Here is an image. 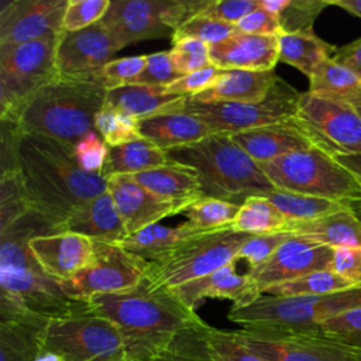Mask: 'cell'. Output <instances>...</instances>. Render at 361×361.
Segmentation results:
<instances>
[{"label": "cell", "mask_w": 361, "mask_h": 361, "mask_svg": "<svg viewBox=\"0 0 361 361\" xmlns=\"http://www.w3.org/2000/svg\"><path fill=\"white\" fill-rule=\"evenodd\" d=\"M11 171L28 209L56 233L79 206L107 192L103 173L80 169L73 145L38 134L20 131Z\"/></svg>", "instance_id": "6da1fadb"}, {"label": "cell", "mask_w": 361, "mask_h": 361, "mask_svg": "<svg viewBox=\"0 0 361 361\" xmlns=\"http://www.w3.org/2000/svg\"><path fill=\"white\" fill-rule=\"evenodd\" d=\"M49 233L56 231L32 212L0 231V316L49 320L86 309V303L71 299L30 252L28 241Z\"/></svg>", "instance_id": "7a4b0ae2"}, {"label": "cell", "mask_w": 361, "mask_h": 361, "mask_svg": "<svg viewBox=\"0 0 361 361\" xmlns=\"http://www.w3.org/2000/svg\"><path fill=\"white\" fill-rule=\"evenodd\" d=\"M86 309L113 322L121 331L130 361H148L183 331L206 323L168 290L140 286L85 300Z\"/></svg>", "instance_id": "3957f363"}, {"label": "cell", "mask_w": 361, "mask_h": 361, "mask_svg": "<svg viewBox=\"0 0 361 361\" xmlns=\"http://www.w3.org/2000/svg\"><path fill=\"white\" fill-rule=\"evenodd\" d=\"M165 154L169 162L188 166L197 173L203 197L241 206L248 197H268L276 190L259 164L243 151L230 134H212Z\"/></svg>", "instance_id": "277c9868"}, {"label": "cell", "mask_w": 361, "mask_h": 361, "mask_svg": "<svg viewBox=\"0 0 361 361\" xmlns=\"http://www.w3.org/2000/svg\"><path fill=\"white\" fill-rule=\"evenodd\" d=\"M106 93L96 83L58 76L31 97L16 124L21 133L75 145L96 131L94 118L104 106Z\"/></svg>", "instance_id": "5b68a950"}, {"label": "cell", "mask_w": 361, "mask_h": 361, "mask_svg": "<svg viewBox=\"0 0 361 361\" xmlns=\"http://www.w3.org/2000/svg\"><path fill=\"white\" fill-rule=\"evenodd\" d=\"M251 234L231 227L203 233L168 248L147 261L144 282L151 290H171L237 261Z\"/></svg>", "instance_id": "8992f818"}, {"label": "cell", "mask_w": 361, "mask_h": 361, "mask_svg": "<svg viewBox=\"0 0 361 361\" xmlns=\"http://www.w3.org/2000/svg\"><path fill=\"white\" fill-rule=\"evenodd\" d=\"M259 168L278 190L353 204L361 197V179L316 147L262 162Z\"/></svg>", "instance_id": "52a82bcc"}, {"label": "cell", "mask_w": 361, "mask_h": 361, "mask_svg": "<svg viewBox=\"0 0 361 361\" xmlns=\"http://www.w3.org/2000/svg\"><path fill=\"white\" fill-rule=\"evenodd\" d=\"M361 307V283L350 289L317 296H269L261 295L243 307H231L228 320L241 329H290L312 327Z\"/></svg>", "instance_id": "ba28073f"}, {"label": "cell", "mask_w": 361, "mask_h": 361, "mask_svg": "<svg viewBox=\"0 0 361 361\" xmlns=\"http://www.w3.org/2000/svg\"><path fill=\"white\" fill-rule=\"evenodd\" d=\"M38 340L65 361H130L120 329L87 309L47 320Z\"/></svg>", "instance_id": "9c48e42d"}, {"label": "cell", "mask_w": 361, "mask_h": 361, "mask_svg": "<svg viewBox=\"0 0 361 361\" xmlns=\"http://www.w3.org/2000/svg\"><path fill=\"white\" fill-rule=\"evenodd\" d=\"M58 35L0 48L1 121L16 124L31 97L59 76L56 69Z\"/></svg>", "instance_id": "30bf717a"}, {"label": "cell", "mask_w": 361, "mask_h": 361, "mask_svg": "<svg viewBox=\"0 0 361 361\" xmlns=\"http://www.w3.org/2000/svg\"><path fill=\"white\" fill-rule=\"evenodd\" d=\"M300 94L279 78L268 96L258 103L197 102L188 97L179 110L197 117L213 134L231 135L295 117Z\"/></svg>", "instance_id": "8fae6325"}, {"label": "cell", "mask_w": 361, "mask_h": 361, "mask_svg": "<svg viewBox=\"0 0 361 361\" xmlns=\"http://www.w3.org/2000/svg\"><path fill=\"white\" fill-rule=\"evenodd\" d=\"M203 0H113L102 24L117 47L144 39L172 37L175 30L196 14Z\"/></svg>", "instance_id": "7c38bea8"}, {"label": "cell", "mask_w": 361, "mask_h": 361, "mask_svg": "<svg viewBox=\"0 0 361 361\" xmlns=\"http://www.w3.org/2000/svg\"><path fill=\"white\" fill-rule=\"evenodd\" d=\"M234 333L267 361H361V350L316 330L240 329Z\"/></svg>", "instance_id": "4fadbf2b"}, {"label": "cell", "mask_w": 361, "mask_h": 361, "mask_svg": "<svg viewBox=\"0 0 361 361\" xmlns=\"http://www.w3.org/2000/svg\"><path fill=\"white\" fill-rule=\"evenodd\" d=\"M295 120L313 147L338 158L361 154V116L354 106L300 94Z\"/></svg>", "instance_id": "5bb4252c"}, {"label": "cell", "mask_w": 361, "mask_h": 361, "mask_svg": "<svg viewBox=\"0 0 361 361\" xmlns=\"http://www.w3.org/2000/svg\"><path fill=\"white\" fill-rule=\"evenodd\" d=\"M145 271L147 261L130 254L117 243L94 241L90 264L73 278L61 282V286L71 299L85 302L94 295L118 293L140 286Z\"/></svg>", "instance_id": "9a60e30c"}, {"label": "cell", "mask_w": 361, "mask_h": 361, "mask_svg": "<svg viewBox=\"0 0 361 361\" xmlns=\"http://www.w3.org/2000/svg\"><path fill=\"white\" fill-rule=\"evenodd\" d=\"M68 0H11L0 8V48L16 47L62 31Z\"/></svg>", "instance_id": "2e32d148"}, {"label": "cell", "mask_w": 361, "mask_h": 361, "mask_svg": "<svg viewBox=\"0 0 361 361\" xmlns=\"http://www.w3.org/2000/svg\"><path fill=\"white\" fill-rule=\"evenodd\" d=\"M333 248L300 235L288 238L267 261L248 269V276L264 293L268 288L300 278L306 274L330 269Z\"/></svg>", "instance_id": "e0dca14e"}, {"label": "cell", "mask_w": 361, "mask_h": 361, "mask_svg": "<svg viewBox=\"0 0 361 361\" xmlns=\"http://www.w3.org/2000/svg\"><path fill=\"white\" fill-rule=\"evenodd\" d=\"M118 49L102 21L80 31L62 30L56 39L58 73L92 82L94 73L114 59Z\"/></svg>", "instance_id": "ac0fdd59"}, {"label": "cell", "mask_w": 361, "mask_h": 361, "mask_svg": "<svg viewBox=\"0 0 361 361\" xmlns=\"http://www.w3.org/2000/svg\"><path fill=\"white\" fill-rule=\"evenodd\" d=\"M107 192L118 210L127 234H134L159 220L183 213L190 204L161 197L127 175L107 178Z\"/></svg>", "instance_id": "d6986e66"}, {"label": "cell", "mask_w": 361, "mask_h": 361, "mask_svg": "<svg viewBox=\"0 0 361 361\" xmlns=\"http://www.w3.org/2000/svg\"><path fill=\"white\" fill-rule=\"evenodd\" d=\"M28 248L48 276L63 282L90 264L94 241L80 234L62 231L34 235L28 241Z\"/></svg>", "instance_id": "ffe728a7"}, {"label": "cell", "mask_w": 361, "mask_h": 361, "mask_svg": "<svg viewBox=\"0 0 361 361\" xmlns=\"http://www.w3.org/2000/svg\"><path fill=\"white\" fill-rule=\"evenodd\" d=\"M168 292L195 312L207 298L228 299L233 302L231 307H243L262 295L247 272L244 275L235 272V261Z\"/></svg>", "instance_id": "44dd1931"}, {"label": "cell", "mask_w": 361, "mask_h": 361, "mask_svg": "<svg viewBox=\"0 0 361 361\" xmlns=\"http://www.w3.org/2000/svg\"><path fill=\"white\" fill-rule=\"evenodd\" d=\"M212 65L221 71H272L279 61L278 35L234 32L210 45Z\"/></svg>", "instance_id": "7402d4cb"}, {"label": "cell", "mask_w": 361, "mask_h": 361, "mask_svg": "<svg viewBox=\"0 0 361 361\" xmlns=\"http://www.w3.org/2000/svg\"><path fill=\"white\" fill-rule=\"evenodd\" d=\"M231 138L258 164L313 147L295 117L231 134Z\"/></svg>", "instance_id": "603a6c76"}, {"label": "cell", "mask_w": 361, "mask_h": 361, "mask_svg": "<svg viewBox=\"0 0 361 361\" xmlns=\"http://www.w3.org/2000/svg\"><path fill=\"white\" fill-rule=\"evenodd\" d=\"M62 231L80 234L93 241L103 243H120L128 235L109 192L79 206L62 224L59 233Z\"/></svg>", "instance_id": "cb8c5ba5"}, {"label": "cell", "mask_w": 361, "mask_h": 361, "mask_svg": "<svg viewBox=\"0 0 361 361\" xmlns=\"http://www.w3.org/2000/svg\"><path fill=\"white\" fill-rule=\"evenodd\" d=\"M140 134L164 151L197 142L213 131L197 117L182 110H166L138 120Z\"/></svg>", "instance_id": "d4e9b609"}, {"label": "cell", "mask_w": 361, "mask_h": 361, "mask_svg": "<svg viewBox=\"0 0 361 361\" xmlns=\"http://www.w3.org/2000/svg\"><path fill=\"white\" fill-rule=\"evenodd\" d=\"M279 76L272 71H223L217 80L204 92L193 96L197 102H262Z\"/></svg>", "instance_id": "484cf974"}, {"label": "cell", "mask_w": 361, "mask_h": 361, "mask_svg": "<svg viewBox=\"0 0 361 361\" xmlns=\"http://www.w3.org/2000/svg\"><path fill=\"white\" fill-rule=\"evenodd\" d=\"M286 231L331 248L361 247V220L354 204L314 220L289 223Z\"/></svg>", "instance_id": "4316f807"}, {"label": "cell", "mask_w": 361, "mask_h": 361, "mask_svg": "<svg viewBox=\"0 0 361 361\" xmlns=\"http://www.w3.org/2000/svg\"><path fill=\"white\" fill-rule=\"evenodd\" d=\"M186 99L188 96L169 93L165 86L131 83L107 90L104 106L142 120L166 110H179Z\"/></svg>", "instance_id": "83f0119b"}, {"label": "cell", "mask_w": 361, "mask_h": 361, "mask_svg": "<svg viewBox=\"0 0 361 361\" xmlns=\"http://www.w3.org/2000/svg\"><path fill=\"white\" fill-rule=\"evenodd\" d=\"M127 176L149 192L169 200L192 204L203 197L197 173L179 164L169 162L164 166Z\"/></svg>", "instance_id": "f1b7e54d"}, {"label": "cell", "mask_w": 361, "mask_h": 361, "mask_svg": "<svg viewBox=\"0 0 361 361\" xmlns=\"http://www.w3.org/2000/svg\"><path fill=\"white\" fill-rule=\"evenodd\" d=\"M45 323L32 316H0V361H34Z\"/></svg>", "instance_id": "f546056e"}, {"label": "cell", "mask_w": 361, "mask_h": 361, "mask_svg": "<svg viewBox=\"0 0 361 361\" xmlns=\"http://www.w3.org/2000/svg\"><path fill=\"white\" fill-rule=\"evenodd\" d=\"M279 41V61L285 62L309 79L314 71L327 59H331L337 48L314 34L309 32H281Z\"/></svg>", "instance_id": "4dcf8cb0"}, {"label": "cell", "mask_w": 361, "mask_h": 361, "mask_svg": "<svg viewBox=\"0 0 361 361\" xmlns=\"http://www.w3.org/2000/svg\"><path fill=\"white\" fill-rule=\"evenodd\" d=\"M309 93L351 104H361V79L333 58L324 61L309 79Z\"/></svg>", "instance_id": "1f68e13d"}, {"label": "cell", "mask_w": 361, "mask_h": 361, "mask_svg": "<svg viewBox=\"0 0 361 361\" xmlns=\"http://www.w3.org/2000/svg\"><path fill=\"white\" fill-rule=\"evenodd\" d=\"M166 164H169V159L164 149L140 138L123 145L110 147L102 173L106 178L114 175H135Z\"/></svg>", "instance_id": "d6a6232c"}, {"label": "cell", "mask_w": 361, "mask_h": 361, "mask_svg": "<svg viewBox=\"0 0 361 361\" xmlns=\"http://www.w3.org/2000/svg\"><path fill=\"white\" fill-rule=\"evenodd\" d=\"M197 234L203 233L193 230L186 221L175 227L161 226L159 223H155L134 234L127 235L117 244L121 245L130 254L144 261H151L154 257L166 251L168 248L173 247L182 240H186Z\"/></svg>", "instance_id": "836d02e7"}, {"label": "cell", "mask_w": 361, "mask_h": 361, "mask_svg": "<svg viewBox=\"0 0 361 361\" xmlns=\"http://www.w3.org/2000/svg\"><path fill=\"white\" fill-rule=\"evenodd\" d=\"M289 221L264 196L248 197L241 206L231 224V228L248 234H265L286 231Z\"/></svg>", "instance_id": "e575fe53"}, {"label": "cell", "mask_w": 361, "mask_h": 361, "mask_svg": "<svg viewBox=\"0 0 361 361\" xmlns=\"http://www.w3.org/2000/svg\"><path fill=\"white\" fill-rule=\"evenodd\" d=\"M268 199L286 217L289 223L314 220L353 204L348 202L329 200L323 197L292 193L278 189L272 192Z\"/></svg>", "instance_id": "d590c367"}, {"label": "cell", "mask_w": 361, "mask_h": 361, "mask_svg": "<svg viewBox=\"0 0 361 361\" xmlns=\"http://www.w3.org/2000/svg\"><path fill=\"white\" fill-rule=\"evenodd\" d=\"M360 285V283H358ZM355 286V283L344 279L343 276L337 275L331 269H322L306 274L300 278L282 282L268 288L262 295L269 296H317V295H327L344 289H350Z\"/></svg>", "instance_id": "8d00e7d4"}, {"label": "cell", "mask_w": 361, "mask_h": 361, "mask_svg": "<svg viewBox=\"0 0 361 361\" xmlns=\"http://www.w3.org/2000/svg\"><path fill=\"white\" fill-rule=\"evenodd\" d=\"M238 210L240 204L214 197H200L182 214L193 230L199 233H212L231 227Z\"/></svg>", "instance_id": "74e56055"}, {"label": "cell", "mask_w": 361, "mask_h": 361, "mask_svg": "<svg viewBox=\"0 0 361 361\" xmlns=\"http://www.w3.org/2000/svg\"><path fill=\"white\" fill-rule=\"evenodd\" d=\"M94 130L109 147H117L142 138L137 118L107 106H103L97 113Z\"/></svg>", "instance_id": "f35d334b"}, {"label": "cell", "mask_w": 361, "mask_h": 361, "mask_svg": "<svg viewBox=\"0 0 361 361\" xmlns=\"http://www.w3.org/2000/svg\"><path fill=\"white\" fill-rule=\"evenodd\" d=\"M234 32H237L234 24L213 18L203 13H196L175 30L172 44L180 39H199L213 45L224 41Z\"/></svg>", "instance_id": "ab89813d"}, {"label": "cell", "mask_w": 361, "mask_h": 361, "mask_svg": "<svg viewBox=\"0 0 361 361\" xmlns=\"http://www.w3.org/2000/svg\"><path fill=\"white\" fill-rule=\"evenodd\" d=\"M204 344L213 361H267L254 354L234 333L209 326L204 334Z\"/></svg>", "instance_id": "60d3db41"}, {"label": "cell", "mask_w": 361, "mask_h": 361, "mask_svg": "<svg viewBox=\"0 0 361 361\" xmlns=\"http://www.w3.org/2000/svg\"><path fill=\"white\" fill-rule=\"evenodd\" d=\"M207 323L183 331L169 347L155 354L148 361H213L204 344Z\"/></svg>", "instance_id": "b9f144b4"}, {"label": "cell", "mask_w": 361, "mask_h": 361, "mask_svg": "<svg viewBox=\"0 0 361 361\" xmlns=\"http://www.w3.org/2000/svg\"><path fill=\"white\" fill-rule=\"evenodd\" d=\"M147 63V55L126 56L111 59L92 78V83L102 86L104 90L117 89L126 85L135 83Z\"/></svg>", "instance_id": "7bdbcfd3"}, {"label": "cell", "mask_w": 361, "mask_h": 361, "mask_svg": "<svg viewBox=\"0 0 361 361\" xmlns=\"http://www.w3.org/2000/svg\"><path fill=\"white\" fill-rule=\"evenodd\" d=\"M0 192V231L14 224L31 210L23 195L16 171L1 172Z\"/></svg>", "instance_id": "ee69618b"}, {"label": "cell", "mask_w": 361, "mask_h": 361, "mask_svg": "<svg viewBox=\"0 0 361 361\" xmlns=\"http://www.w3.org/2000/svg\"><path fill=\"white\" fill-rule=\"evenodd\" d=\"M330 0H289L288 6L278 16L281 32H309L313 31V23Z\"/></svg>", "instance_id": "f6af8a7d"}, {"label": "cell", "mask_w": 361, "mask_h": 361, "mask_svg": "<svg viewBox=\"0 0 361 361\" xmlns=\"http://www.w3.org/2000/svg\"><path fill=\"white\" fill-rule=\"evenodd\" d=\"M111 0H68L62 30L68 32L85 30L106 16Z\"/></svg>", "instance_id": "bcb514c9"}, {"label": "cell", "mask_w": 361, "mask_h": 361, "mask_svg": "<svg viewBox=\"0 0 361 361\" xmlns=\"http://www.w3.org/2000/svg\"><path fill=\"white\" fill-rule=\"evenodd\" d=\"M171 56L182 76L212 66L210 45L199 39H180L173 42Z\"/></svg>", "instance_id": "7dc6e473"}, {"label": "cell", "mask_w": 361, "mask_h": 361, "mask_svg": "<svg viewBox=\"0 0 361 361\" xmlns=\"http://www.w3.org/2000/svg\"><path fill=\"white\" fill-rule=\"evenodd\" d=\"M310 330L320 331L354 348L361 350V307L329 319L312 327Z\"/></svg>", "instance_id": "c3c4849f"}, {"label": "cell", "mask_w": 361, "mask_h": 361, "mask_svg": "<svg viewBox=\"0 0 361 361\" xmlns=\"http://www.w3.org/2000/svg\"><path fill=\"white\" fill-rule=\"evenodd\" d=\"M292 235L290 231L251 234L237 254V261L244 259L250 268H255L267 261Z\"/></svg>", "instance_id": "681fc988"}, {"label": "cell", "mask_w": 361, "mask_h": 361, "mask_svg": "<svg viewBox=\"0 0 361 361\" xmlns=\"http://www.w3.org/2000/svg\"><path fill=\"white\" fill-rule=\"evenodd\" d=\"M75 157L82 171L87 173H102L110 147L97 131H92L80 138L75 145Z\"/></svg>", "instance_id": "f907efd6"}, {"label": "cell", "mask_w": 361, "mask_h": 361, "mask_svg": "<svg viewBox=\"0 0 361 361\" xmlns=\"http://www.w3.org/2000/svg\"><path fill=\"white\" fill-rule=\"evenodd\" d=\"M179 78H182V75L172 61L171 51H161L147 55L145 68L137 78L135 83L166 87Z\"/></svg>", "instance_id": "816d5d0a"}, {"label": "cell", "mask_w": 361, "mask_h": 361, "mask_svg": "<svg viewBox=\"0 0 361 361\" xmlns=\"http://www.w3.org/2000/svg\"><path fill=\"white\" fill-rule=\"evenodd\" d=\"M255 8H258V0H203L197 13L235 25Z\"/></svg>", "instance_id": "f5cc1de1"}, {"label": "cell", "mask_w": 361, "mask_h": 361, "mask_svg": "<svg viewBox=\"0 0 361 361\" xmlns=\"http://www.w3.org/2000/svg\"><path fill=\"white\" fill-rule=\"evenodd\" d=\"M221 73H223L221 69L212 65L209 68H204V69H200V71H196V72H192V73H188V75L179 78L173 83L168 85L166 90L169 93L193 97V96H197L199 93L207 90L217 80V78Z\"/></svg>", "instance_id": "db71d44e"}, {"label": "cell", "mask_w": 361, "mask_h": 361, "mask_svg": "<svg viewBox=\"0 0 361 361\" xmlns=\"http://www.w3.org/2000/svg\"><path fill=\"white\" fill-rule=\"evenodd\" d=\"M330 269L355 285L361 283V247L333 248Z\"/></svg>", "instance_id": "11a10c76"}, {"label": "cell", "mask_w": 361, "mask_h": 361, "mask_svg": "<svg viewBox=\"0 0 361 361\" xmlns=\"http://www.w3.org/2000/svg\"><path fill=\"white\" fill-rule=\"evenodd\" d=\"M235 28L238 32L251 35H279L281 24L276 16L262 10L259 6L245 17H243Z\"/></svg>", "instance_id": "9f6ffc18"}, {"label": "cell", "mask_w": 361, "mask_h": 361, "mask_svg": "<svg viewBox=\"0 0 361 361\" xmlns=\"http://www.w3.org/2000/svg\"><path fill=\"white\" fill-rule=\"evenodd\" d=\"M333 59L353 71L361 79V38L337 48Z\"/></svg>", "instance_id": "6f0895ef"}, {"label": "cell", "mask_w": 361, "mask_h": 361, "mask_svg": "<svg viewBox=\"0 0 361 361\" xmlns=\"http://www.w3.org/2000/svg\"><path fill=\"white\" fill-rule=\"evenodd\" d=\"M341 165H344L348 171H351L354 175H357L361 179V154L358 155H347V157H338L336 158Z\"/></svg>", "instance_id": "680465c9"}, {"label": "cell", "mask_w": 361, "mask_h": 361, "mask_svg": "<svg viewBox=\"0 0 361 361\" xmlns=\"http://www.w3.org/2000/svg\"><path fill=\"white\" fill-rule=\"evenodd\" d=\"M288 3H289V0H258V6L262 10L268 11L276 17L288 6Z\"/></svg>", "instance_id": "91938a15"}, {"label": "cell", "mask_w": 361, "mask_h": 361, "mask_svg": "<svg viewBox=\"0 0 361 361\" xmlns=\"http://www.w3.org/2000/svg\"><path fill=\"white\" fill-rule=\"evenodd\" d=\"M330 6L344 8L350 14L361 18V0H330Z\"/></svg>", "instance_id": "94428289"}, {"label": "cell", "mask_w": 361, "mask_h": 361, "mask_svg": "<svg viewBox=\"0 0 361 361\" xmlns=\"http://www.w3.org/2000/svg\"><path fill=\"white\" fill-rule=\"evenodd\" d=\"M34 361H65V358L55 351H51L47 348H39Z\"/></svg>", "instance_id": "6125c7cd"}, {"label": "cell", "mask_w": 361, "mask_h": 361, "mask_svg": "<svg viewBox=\"0 0 361 361\" xmlns=\"http://www.w3.org/2000/svg\"><path fill=\"white\" fill-rule=\"evenodd\" d=\"M354 207H357V209H358V212L361 213V197H360V200H358V202L354 204Z\"/></svg>", "instance_id": "be15d7a7"}, {"label": "cell", "mask_w": 361, "mask_h": 361, "mask_svg": "<svg viewBox=\"0 0 361 361\" xmlns=\"http://www.w3.org/2000/svg\"><path fill=\"white\" fill-rule=\"evenodd\" d=\"M355 110H357V111H358V114L361 116V104H360V106H357V107H355Z\"/></svg>", "instance_id": "e7e4bbea"}]
</instances>
